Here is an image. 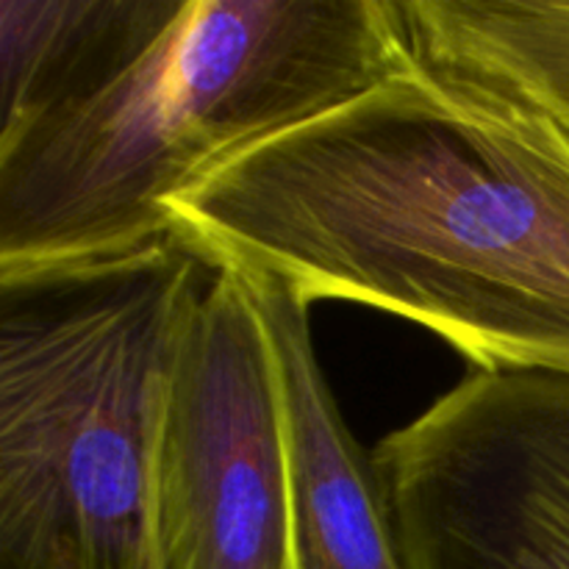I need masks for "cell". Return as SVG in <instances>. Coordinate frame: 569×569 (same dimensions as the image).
<instances>
[{"label": "cell", "mask_w": 569, "mask_h": 569, "mask_svg": "<svg viewBox=\"0 0 569 569\" xmlns=\"http://www.w3.org/2000/svg\"><path fill=\"white\" fill-rule=\"evenodd\" d=\"M411 61L398 0H117L70 83L0 137V276L170 237L178 194Z\"/></svg>", "instance_id": "cell-2"}, {"label": "cell", "mask_w": 569, "mask_h": 569, "mask_svg": "<svg viewBox=\"0 0 569 569\" xmlns=\"http://www.w3.org/2000/svg\"><path fill=\"white\" fill-rule=\"evenodd\" d=\"M239 276L276 353L292 478L295 569H409L372 450L350 433L317 359L309 303L276 278Z\"/></svg>", "instance_id": "cell-6"}, {"label": "cell", "mask_w": 569, "mask_h": 569, "mask_svg": "<svg viewBox=\"0 0 569 569\" xmlns=\"http://www.w3.org/2000/svg\"><path fill=\"white\" fill-rule=\"evenodd\" d=\"M211 267L428 328L478 370L569 376V126L411 61L178 194Z\"/></svg>", "instance_id": "cell-1"}, {"label": "cell", "mask_w": 569, "mask_h": 569, "mask_svg": "<svg viewBox=\"0 0 569 569\" xmlns=\"http://www.w3.org/2000/svg\"><path fill=\"white\" fill-rule=\"evenodd\" d=\"M117 0H0V137L37 117L103 37Z\"/></svg>", "instance_id": "cell-8"}, {"label": "cell", "mask_w": 569, "mask_h": 569, "mask_svg": "<svg viewBox=\"0 0 569 569\" xmlns=\"http://www.w3.org/2000/svg\"><path fill=\"white\" fill-rule=\"evenodd\" d=\"M411 56L569 126V3L398 0Z\"/></svg>", "instance_id": "cell-7"}, {"label": "cell", "mask_w": 569, "mask_h": 569, "mask_svg": "<svg viewBox=\"0 0 569 569\" xmlns=\"http://www.w3.org/2000/svg\"><path fill=\"white\" fill-rule=\"evenodd\" d=\"M161 569H295L276 353L244 278L214 267L176 345L159 459Z\"/></svg>", "instance_id": "cell-4"}, {"label": "cell", "mask_w": 569, "mask_h": 569, "mask_svg": "<svg viewBox=\"0 0 569 569\" xmlns=\"http://www.w3.org/2000/svg\"><path fill=\"white\" fill-rule=\"evenodd\" d=\"M372 459L409 569H569V376L478 370Z\"/></svg>", "instance_id": "cell-5"}, {"label": "cell", "mask_w": 569, "mask_h": 569, "mask_svg": "<svg viewBox=\"0 0 569 569\" xmlns=\"http://www.w3.org/2000/svg\"><path fill=\"white\" fill-rule=\"evenodd\" d=\"M209 267L170 233L0 276V569H161V417Z\"/></svg>", "instance_id": "cell-3"}]
</instances>
